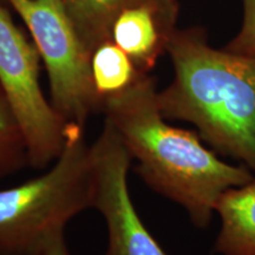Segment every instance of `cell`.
I'll return each mask as SVG.
<instances>
[{"mask_svg":"<svg viewBox=\"0 0 255 255\" xmlns=\"http://www.w3.org/2000/svg\"><path fill=\"white\" fill-rule=\"evenodd\" d=\"M132 157L107 121L91 144L92 208L103 215L108 231L105 255H167L139 219L128 188Z\"/></svg>","mask_w":255,"mask_h":255,"instance_id":"cell-6","label":"cell"},{"mask_svg":"<svg viewBox=\"0 0 255 255\" xmlns=\"http://www.w3.org/2000/svg\"><path fill=\"white\" fill-rule=\"evenodd\" d=\"M244 17L240 30L225 49L240 55H255V0H242Z\"/></svg>","mask_w":255,"mask_h":255,"instance_id":"cell-12","label":"cell"},{"mask_svg":"<svg viewBox=\"0 0 255 255\" xmlns=\"http://www.w3.org/2000/svg\"><path fill=\"white\" fill-rule=\"evenodd\" d=\"M176 15L155 6L141 5L123 11L113 25L111 40L121 47L137 70L149 73L176 30Z\"/></svg>","mask_w":255,"mask_h":255,"instance_id":"cell-7","label":"cell"},{"mask_svg":"<svg viewBox=\"0 0 255 255\" xmlns=\"http://www.w3.org/2000/svg\"><path fill=\"white\" fill-rule=\"evenodd\" d=\"M141 72L113 40L101 44L91 55V76L101 104L108 97L127 90Z\"/></svg>","mask_w":255,"mask_h":255,"instance_id":"cell-10","label":"cell"},{"mask_svg":"<svg viewBox=\"0 0 255 255\" xmlns=\"http://www.w3.org/2000/svg\"><path fill=\"white\" fill-rule=\"evenodd\" d=\"M62 2L91 55L101 44L111 40L115 20L128 8L150 5L178 15L177 0H62Z\"/></svg>","mask_w":255,"mask_h":255,"instance_id":"cell-9","label":"cell"},{"mask_svg":"<svg viewBox=\"0 0 255 255\" xmlns=\"http://www.w3.org/2000/svg\"><path fill=\"white\" fill-rule=\"evenodd\" d=\"M40 255H70L64 240V234L56 238Z\"/></svg>","mask_w":255,"mask_h":255,"instance_id":"cell-13","label":"cell"},{"mask_svg":"<svg viewBox=\"0 0 255 255\" xmlns=\"http://www.w3.org/2000/svg\"><path fill=\"white\" fill-rule=\"evenodd\" d=\"M167 52L174 78L157 92L163 116L195 126L213 150L255 175V55L215 49L197 27L176 28Z\"/></svg>","mask_w":255,"mask_h":255,"instance_id":"cell-2","label":"cell"},{"mask_svg":"<svg viewBox=\"0 0 255 255\" xmlns=\"http://www.w3.org/2000/svg\"><path fill=\"white\" fill-rule=\"evenodd\" d=\"M221 229L214 251L221 255H255V177L226 190L216 203Z\"/></svg>","mask_w":255,"mask_h":255,"instance_id":"cell-8","label":"cell"},{"mask_svg":"<svg viewBox=\"0 0 255 255\" xmlns=\"http://www.w3.org/2000/svg\"><path fill=\"white\" fill-rule=\"evenodd\" d=\"M102 110L138 162L136 170L143 181L182 207L197 228L208 227L226 190L255 177L246 165L220 159L197 132L167 123L149 73H141L127 90L104 100Z\"/></svg>","mask_w":255,"mask_h":255,"instance_id":"cell-1","label":"cell"},{"mask_svg":"<svg viewBox=\"0 0 255 255\" xmlns=\"http://www.w3.org/2000/svg\"><path fill=\"white\" fill-rule=\"evenodd\" d=\"M30 164L27 143L7 98L0 87V178Z\"/></svg>","mask_w":255,"mask_h":255,"instance_id":"cell-11","label":"cell"},{"mask_svg":"<svg viewBox=\"0 0 255 255\" xmlns=\"http://www.w3.org/2000/svg\"><path fill=\"white\" fill-rule=\"evenodd\" d=\"M91 144L68 124L65 144L47 173L0 190V255H40L83 210L92 208Z\"/></svg>","mask_w":255,"mask_h":255,"instance_id":"cell-3","label":"cell"},{"mask_svg":"<svg viewBox=\"0 0 255 255\" xmlns=\"http://www.w3.org/2000/svg\"><path fill=\"white\" fill-rule=\"evenodd\" d=\"M39 58L37 47L0 2V87L20 124L34 168L56 161L65 144L68 128L41 91Z\"/></svg>","mask_w":255,"mask_h":255,"instance_id":"cell-5","label":"cell"},{"mask_svg":"<svg viewBox=\"0 0 255 255\" xmlns=\"http://www.w3.org/2000/svg\"><path fill=\"white\" fill-rule=\"evenodd\" d=\"M24 20L49 76L51 104L68 124L84 127L102 110L91 76V52L62 0H7Z\"/></svg>","mask_w":255,"mask_h":255,"instance_id":"cell-4","label":"cell"}]
</instances>
